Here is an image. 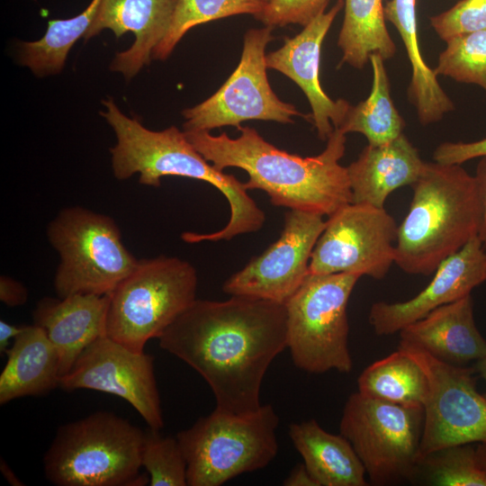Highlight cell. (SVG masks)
Wrapping results in <instances>:
<instances>
[{"label":"cell","mask_w":486,"mask_h":486,"mask_svg":"<svg viewBox=\"0 0 486 486\" xmlns=\"http://www.w3.org/2000/svg\"><path fill=\"white\" fill-rule=\"evenodd\" d=\"M158 340L202 376L217 409L249 413L262 405L260 389L269 365L287 348L285 305L238 295L196 299Z\"/></svg>","instance_id":"6da1fadb"},{"label":"cell","mask_w":486,"mask_h":486,"mask_svg":"<svg viewBox=\"0 0 486 486\" xmlns=\"http://www.w3.org/2000/svg\"><path fill=\"white\" fill-rule=\"evenodd\" d=\"M232 139L225 132L184 130L195 149L218 170L246 171L247 190L266 193L273 205L330 216L352 202L346 166L339 164L346 150V134L334 129L325 149L317 156L301 157L266 141L255 129L239 126Z\"/></svg>","instance_id":"7a4b0ae2"},{"label":"cell","mask_w":486,"mask_h":486,"mask_svg":"<svg viewBox=\"0 0 486 486\" xmlns=\"http://www.w3.org/2000/svg\"><path fill=\"white\" fill-rule=\"evenodd\" d=\"M101 114L113 129L117 142L110 149L112 167L118 180L139 174V183L158 187L160 178L176 176L202 180L216 187L229 202L230 217L225 227L212 233L185 232L187 243L229 240L262 229L265 212L248 194L244 183L233 175L216 169L175 126L160 131L145 128L123 114L112 99L104 101Z\"/></svg>","instance_id":"3957f363"},{"label":"cell","mask_w":486,"mask_h":486,"mask_svg":"<svg viewBox=\"0 0 486 486\" xmlns=\"http://www.w3.org/2000/svg\"><path fill=\"white\" fill-rule=\"evenodd\" d=\"M409 212L398 226L395 264L429 275L478 235L481 205L474 176L461 165L425 162L411 185Z\"/></svg>","instance_id":"277c9868"},{"label":"cell","mask_w":486,"mask_h":486,"mask_svg":"<svg viewBox=\"0 0 486 486\" xmlns=\"http://www.w3.org/2000/svg\"><path fill=\"white\" fill-rule=\"evenodd\" d=\"M144 431L110 411L60 426L45 454V477L58 486H142Z\"/></svg>","instance_id":"5b68a950"},{"label":"cell","mask_w":486,"mask_h":486,"mask_svg":"<svg viewBox=\"0 0 486 486\" xmlns=\"http://www.w3.org/2000/svg\"><path fill=\"white\" fill-rule=\"evenodd\" d=\"M279 418L270 404L236 414L215 408L177 433L187 464V485L220 486L267 466L276 456Z\"/></svg>","instance_id":"8992f818"},{"label":"cell","mask_w":486,"mask_h":486,"mask_svg":"<svg viewBox=\"0 0 486 486\" xmlns=\"http://www.w3.org/2000/svg\"><path fill=\"white\" fill-rule=\"evenodd\" d=\"M197 272L176 256L138 260L109 294L106 335L136 351L158 338L195 300Z\"/></svg>","instance_id":"52a82bcc"},{"label":"cell","mask_w":486,"mask_h":486,"mask_svg":"<svg viewBox=\"0 0 486 486\" xmlns=\"http://www.w3.org/2000/svg\"><path fill=\"white\" fill-rule=\"evenodd\" d=\"M47 236L59 256L54 289L60 298L110 294L138 263L115 221L86 208L63 209L50 222Z\"/></svg>","instance_id":"ba28073f"},{"label":"cell","mask_w":486,"mask_h":486,"mask_svg":"<svg viewBox=\"0 0 486 486\" xmlns=\"http://www.w3.org/2000/svg\"><path fill=\"white\" fill-rule=\"evenodd\" d=\"M360 277L310 273L284 304L287 348L297 368L310 374L352 371L346 309Z\"/></svg>","instance_id":"9c48e42d"},{"label":"cell","mask_w":486,"mask_h":486,"mask_svg":"<svg viewBox=\"0 0 486 486\" xmlns=\"http://www.w3.org/2000/svg\"><path fill=\"white\" fill-rule=\"evenodd\" d=\"M423 407L404 406L352 393L343 409L340 434L352 445L374 485L412 482L420 458Z\"/></svg>","instance_id":"30bf717a"},{"label":"cell","mask_w":486,"mask_h":486,"mask_svg":"<svg viewBox=\"0 0 486 486\" xmlns=\"http://www.w3.org/2000/svg\"><path fill=\"white\" fill-rule=\"evenodd\" d=\"M273 27L248 30L244 35L238 65L212 96L183 111L184 128L206 130L224 126L238 128L251 120L292 123L294 116H304L292 104L278 98L266 75V49L274 37Z\"/></svg>","instance_id":"8fae6325"},{"label":"cell","mask_w":486,"mask_h":486,"mask_svg":"<svg viewBox=\"0 0 486 486\" xmlns=\"http://www.w3.org/2000/svg\"><path fill=\"white\" fill-rule=\"evenodd\" d=\"M398 347L418 363L428 381L420 457L454 445L486 444V397L477 390L475 369L442 362L404 343Z\"/></svg>","instance_id":"7c38bea8"},{"label":"cell","mask_w":486,"mask_h":486,"mask_svg":"<svg viewBox=\"0 0 486 486\" xmlns=\"http://www.w3.org/2000/svg\"><path fill=\"white\" fill-rule=\"evenodd\" d=\"M398 226L384 208L349 203L328 217L311 253L309 272L382 279L395 263Z\"/></svg>","instance_id":"4fadbf2b"},{"label":"cell","mask_w":486,"mask_h":486,"mask_svg":"<svg viewBox=\"0 0 486 486\" xmlns=\"http://www.w3.org/2000/svg\"><path fill=\"white\" fill-rule=\"evenodd\" d=\"M325 226L321 214L288 211L279 238L230 276L222 290L285 304L310 274L311 253Z\"/></svg>","instance_id":"5bb4252c"},{"label":"cell","mask_w":486,"mask_h":486,"mask_svg":"<svg viewBox=\"0 0 486 486\" xmlns=\"http://www.w3.org/2000/svg\"><path fill=\"white\" fill-rule=\"evenodd\" d=\"M65 391L89 389L128 401L149 428L160 429L164 418L154 372V359L107 336L90 344L72 368L58 379Z\"/></svg>","instance_id":"9a60e30c"},{"label":"cell","mask_w":486,"mask_h":486,"mask_svg":"<svg viewBox=\"0 0 486 486\" xmlns=\"http://www.w3.org/2000/svg\"><path fill=\"white\" fill-rule=\"evenodd\" d=\"M484 282L486 250L476 235L441 262L430 283L413 298L374 302L369 311V323L377 335L394 334L433 310L471 294Z\"/></svg>","instance_id":"2e32d148"},{"label":"cell","mask_w":486,"mask_h":486,"mask_svg":"<svg viewBox=\"0 0 486 486\" xmlns=\"http://www.w3.org/2000/svg\"><path fill=\"white\" fill-rule=\"evenodd\" d=\"M344 7V0L314 18L294 37H285L284 44L266 56V68L292 80L304 93L311 107L310 119L321 140H328L340 126L349 106L344 99L332 100L320 81L322 42L336 16Z\"/></svg>","instance_id":"e0dca14e"},{"label":"cell","mask_w":486,"mask_h":486,"mask_svg":"<svg viewBox=\"0 0 486 486\" xmlns=\"http://www.w3.org/2000/svg\"><path fill=\"white\" fill-rule=\"evenodd\" d=\"M177 0H101L94 18L85 34L88 40L104 29L116 37L135 34L133 45L118 53L111 70L133 77L149 63L154 49L166 34Z\"/></svg>","instance_id":"ac0fdd59"},{"label":"cell","mask_w":486,"mask_h":486,"mask_svg":"<svg viewBox=\"0 0 486 486\" xmlns=\"http://www.w3.org/2000/svg\"><path fill=\"white\" fill-rule=\"evenodd\" d=\"M110 295L76 293L45 297L33 310V324L40 327L58 351L60 376L80 354L99 338L107 336Z\"/></svg>","instance_id":"d6986e66"},{"label":"cell","mask_w":486,"mask_h":486,"mask_svg":"<svg viewBox=\"0 0 486 486\" xmlns=\"http://www.w3.org/2000/svg\"><path fill=\"white\" fill-rule=\"evenodd\" d=\"M400 342L454 365L486 356V340L476 327L471 294L442 305L400 331Z\"/></svg>","instance_id":"ffe728a7"},{"label":"cell","mask_w":486,"mask_h":486,"mask_svg":"<svg viewBox=\"0 0 486 486\" xmlns=\"http://www.w3.org/2000/svg\"><path fill=\"white\" fill-rule=\"evenodd\" d=\"M424 165L418 149L403 133L384 144H368L346 166L352 202L384 208L393 191L418 180Z\"/></svg>","instance_id":"44dd1931"},{"label":"cell","mask_w":486,"mask_h":486,"mask_svg":"<svg viewBox=\"0 0 486 486\" xmlns=\"http://www.w3.org/2000/svg\"><path fill=\"white\" fill-rule=\"evenodd\" d=\"M0 374V404L26 396H41L58 387L59 356L45 331L25 326L6 352Z\"/></svg>","instance_id":"7402d4cb"},{"label":"cell","mask_w":486,"mask_h":486,"mask_svg":"<svg viewBox=\"0 0 486 486\" xmlns=\"http://www.w3.org/2000/svg\"><path fill=\"white\" fill-rule=\"evenodd\" d=\"M290 438L319 486H365V469L350 442L315 419L292 423Z\"/></svg>","instance_id":"603a6c76"},{"label":"cell","mask_w":486,"mask_h":486,"mask_svg":"<svg viewBox=\"0 0 486 486\" xmlns=\"http://www.w3.org/2000/svg\"><path fill=\"white\" fill-rule=\"evenodd\" d=\"M383 10L386 22L398 31L410 63L412 72L408 93L418 121L422 125L436 122L452 112L454 105L422 57L418 37L417 0H389Z\"/></svg>","instance_id":"cb8c5ba5"},{"label":"cell","mask_w":486,"mask_h":486,"mask_svg":"<svg viewBox=\"0 0 486 486\" xmlns=\"http://www.w3.org/2000/svg\"><path fill=\"white\" fill-rule=\"evenodd\" d=\"M382 0H344V19L338 39L341 64L362 69L372 54L384 60L396 53L387 27Z\"/></svg>","instance_id":"d4e9b609"},{"label":"cell","mask_w":486,"mask_h":486,"mask_svg":"<svg viewBox=\"0 0 486 486\" xmlns=\"http://www.w3.org/2000/svg\"><path fill=\"white\" fill-rule=\"evenodd\" d=\"M357 386L364 395L411 407H423L429 390L421 366L399 347L367 366L359 375Z\"/></svg>","instance_id":"484cf974"},{"label":"cell","mask_w":486,"mask_h":486,"mask_svg":"<svg viewBox=\"0 0 486 486\" xmlns=\"http://www.w3.org/2000/svg\"><path fill=\"white\" fill-rule=\"evenodd\" d=\"M373 84L368 97L350 105L338 129L363 134L370 145L387 143L403 133L405 122L393 104L384 59L372 54Z\"/></svg>","instance_id":"4316f807"},{"label":"cell","mask_w":486,"mask_h":486,"mask_svg":"<svg viewBox=\"0 0 486 486\" xmlns=\"http://www.w3.org/2000/svg\"><path fill=\"white\" fill-rule=\"evenodd\" d=\"M412 482L433 486H486V444L454 445L420 457Z\"/></svg>","instance_id":"83f0119b"},{"label":"cell","mask_w":486,"mask_h":486,"mask_svg":"<svg viewBox=\"0 0 486 486\" xmlns=\"http://www.w3.org/2000/svg\"><path fill=\"white\" fill-rule=\"evenodd\" d=\"M101 0H92L78 15L49 22L44 36L34 41L22 42L20 63L42 76L62 70L68 51L91 25Z\"/></svg>","instance_id":"f1b7e54d"},{"label":"cell","mask_w":486,"mask_h":486,"mask_svg":"<svg viewBox=\"0 0 486 486\" xmlns=\"http://www.w3.org/2000/svg\"><path fill=\"white\" fill-rule=\"evenodd\" d=\"M265 0H177L168 31L154 49L152 58L165 60L192 28L238 14L257 16Z\"/></svg>","instance_id":"f546056e"},{"label":"cell","mask_w":486,"mask_h":486,"mask_svg":"<svg viewBox=\"0 0 486 486\" xmlns=\"http://www.w3.org/2000/svg\"><path fill=\"white\" fill-rule=\"evenodd\" d=\"M446 43L433 68L436 76L477 85L486 92V30L458 35Z\"/></svg>","instance_id":"4dcf8cb0"},{"label":"cell","mask_w":486,"mask_h":486,"mask_svg":"<svg viewBox=\"0 0 486 486\" xmlns=\"http://www.w3.org/2000/svg\"><path fill=\"white\" fill-rule=\"evenodd\" d=\"M159 429L144 431L141 465L150 486H186L187 464L176 437L164 436Z\"/></svg>","instance_id":"1f68e13d"},{"label":"cell","mask_w":486,"mask_h":486,"mask_svg":"<svg viewBox=\"0 0 486 486\" xmlns=\"http://www.w3.org/2000/svg\"><path fill=\"white\" fill-rule=\"evenodd\" d=\"M429 22L445 41L461 34L486 30V0H460L448 10L431 16Z\"/></svg>","instance_id":"d6a6232c"},{"label":"cell","mask_w":486,"mask_h":486,"mask_svg":"<svg viewBox=\"0 0 486 486\" xmlns=\"http://www.w3.org/2000/svg\"><path fill=\"white\" fill-rule=\"evenodd\" d=\"M330 0H270L255 18L266 26L282 27L298 24L302 27L324 13Z\"/></svg>","instance_id":"836d02e7"},{"label":"cell","mask_w":486,"mask_h":486,"mask_svg":"<svg viewBox=\"0 0 486 486\" xmlns=\"http://www.w3.org/2000/svg\"><path fill=\"white\" fill-rule=\"evenodd\" d=\"M482 157H486V138L472 142H444L433 153L435 162L446 165H461Z\"/></svg>","instance_id":"e575fe53"},{"label":"cell","mask_w":486,"mask_h":486,"mask_svg":"<svg viewBox=\"0 0 486 486\" xmlns=\"http://www.w3.org/2000/svg\"><path fill=\"white\" fill-rule=\"evenodd\" d=\"M27 289L18 281L2 275L0 278V300L5 305L15 307L27 302Z\"/></svg>","instance_id":"d590c367"},{"label":"cell","mask_w":486,"mask_h":486,"mask_svg":"<svg viewBox=\"0 0 486 486\" xmlns=\"http://www.w3.org/2000/svg\"><path fill=\"white\" fill-rule=\"evenodd\" d=\"M481 205V219L478 230L480 238L486 250V157L481 158L474 175Z\"/></svg>","instance_id":"8d00e7d4"},{"label":"cell","mask_w":486,"mask_h":486,"mask_svg":"<svg viewBox=\"0 0 486 486\" xmlns=\"http://www.w3.org/2000/svg\"><path fill=\"white\" fill-rule=\"evenodd\" d=\"M285 486H319L304 464L293 467L284 481Z\"/></svg>","instance_id":"74e56055"},{"label":"cell","mask_w":486,"mask_h":486,"mask_svg":"<svg viewBox=\"0 0 486 486\" xmlns=\"http://www.w3.org/2000/svg\"><path fill=\"white\" fill-rule=\"evenodd\" d=\"M25 326H15L4 320H0V352L5 353L10 346V340L15 338L24 328Z\"/></svg>","instance_id":"f35d334b"},{"label":"cell","mask_w":486,"mask_h":486,"mask_svg":"<svg viewBox=\"0 0 486 486\" xmlns=\"http://www.w3.org/2000/svg\"><path fill=\"white\" fill-rule=\"evenodd\" d=\"M0 467L4 476L9 482V483L12 485H23V483H21L22 482L15 476V474L3 460L1 461Z\"/></svg>","instance_id":"ab89813d"},{"label":"cell","mask_w":486,"mask_h":486,"mask_svg":"<svg viewBox=\"0 0 486 486\" xmlns=\"http://www.w3.org/2000/svg\"><path fill=\"white\" fill-rule=\"evenodd\" d=\"M474 369L476 371V374H480V376L484 380L486 384V356L476 362ZM484 395L486 397V391Z\"/></svg>","instance_id":"60d3db41"},{"label":"cell","mask_w":486,"mask_h":486,"mask_svg":"<svg viewBox=\"0 0 486 486\" xmlns=\"http://www.w3.org/2000/svg\"><path fill=\"white\" fill-rule=\"evenodd\" d=\"M266 3L269 2L270 0H265Z\"/></svg>","instance_id":"b9f144b4"}]
</instances>
